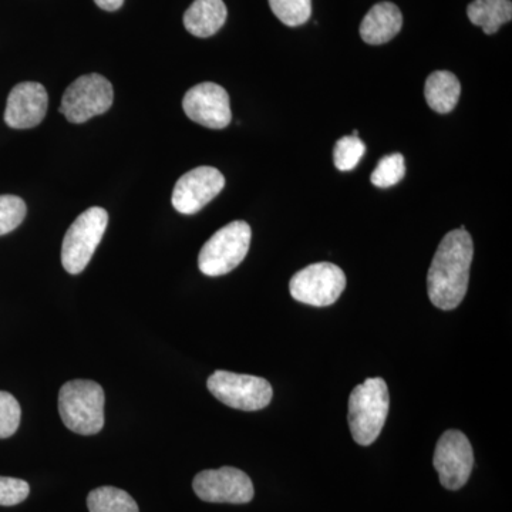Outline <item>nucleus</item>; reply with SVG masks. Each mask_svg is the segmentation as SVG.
<instances>
[{
  "instance_id": "nucleus-1",
  "label": "nucleus",
  "mask_w": 512,
  "mask_h": 512,
  "mask_svg": "<svg viewBox=\"0 0 512 512\" xmlns=\"http://www.w3.org/2000/svg\"><path fill=\"white\" fill-rule=\"evenodd\" d=\"M473 256V238L464 227L448 232L440 242L427 274V292L436 308L453 311L464 301Z\"/></svg>"
},
{
  "instance_id": "nucleus-2",
  "label": "nucleus",
  "mask_w": 512,
  "mask_h": 512,
  "mask_svg": "<svg viewBox=\"0 0 512 512\" xmlns=\"http://www.w3.org/2000/svg\"><path fill=\"white\" fill-rule=\"evenodd\" d=\"M389 407V389L382 377L357 384L350 393L348 414L350 431L357 444L370 446L375 443L386 423Z\"/></svg>"
},
{
  "instance_id": "nucleus-3",
  "label": "nucleus",
  "mask_w": 512,
  "mask_h": 512,
  "mask_svg": "<svg viewBox=\"0 0 512 512\" xmlns=\"http://www.w3.org/2000/svg\"><path fill=\"white\" fill-rule=\"evenodd\" d=\"M103 387L93 380H72L59 393V413L64 426L73 433L93 436L104 426Z\"/></svg>"
},
{
  "instance_id": "nucleus-4",
  "label": "nucleus",
  "mask_w": 512,
  "mask_h": 512,
  "mask_svg": "<svg viewBox=\"0 0 512 512\" xmlns=\"http://www.w3.org/2000/svg\"><path fill=\"white\" fill-rule=\"evenodd\" d=\"M251 227L245 221L225 225L202 247L198 255V268L207 276L227 275L248 255L251 245Z\"/></svg>"
},
{
  "instance_id": "nucleus-5",
  "label": "nucleus",
  "mask_w": 512,
  "mask_h": 512,
  "mask_svg": "<svg viewBox=\"0 0 512 512\" xmlns=\"http://www.w3.org/2000/svg\"><path fill=\"white\" fill-rule=\"evenodd\" d=\"M107 224V211L101 207H92L70 225L62 245V264L69 274H82L86 269L103 239Z\"/></svg>"
},
{
  "instance_id": "nucleus-6",
  "label": "nucleus",
  "mask_w": 512,
  "mask_h": 512,
  "mask_svg": "<svg viewBox=\"0 0 512 512\" xmlns=\"http://www.w3.org/2000/svg\"><path fill=\"white\" fill-rule=\"evenodd\" d=\"M208 390L215 399L232 409L256 412L271 403L274 390L268 380L251 375L217 370L207 382Z\"/></svg>"
},
{
  "instance_id": "nucleus-7",
  "label": "nucleus",
  "mask_w": 512,
  "mask_h": 512,
  "mask_svg": "<svg viewBox=\"0 0 512 512\" xmlns=\"http://www.w3.org/2000/svg\"><path fill=\"white\" fill-rule=\"evenodd\" d=\"M114 90L106 77L92 73L74 80L63 94L60 113L73 124L86 123L113 106Z\"/></svg>"
},
{
  "instance_id": "nucleus-8",
  "label": "nucleus",
  "mask_w": 512,
  "mask_h": 512,
  "mask_svg": "<svg viewBox=\"0 0 512 512\" xmlns=\"http://www.w3.org/2000/svg\"><path fill=\"white\" fill-rule=\"evenodd\" d=\"M346 288L345 272L338 265L319 262L296 272L289 282V292L295 301L305 305H333Z\"/></svg>"
},
{
  "instance_id": "nucleus-9",
  "label": "nucleus",
  "mask_w": 512,
  "mask_h": 512,
  "mask_svg": "<svg viewBox=\"0 0 512 512\" xmlns=\"http://www.w3.org/2000/svg\"><path fill=\"white\" fill-rule=\"evenodd\" d=\"M440 483L451 491L460 490L467 484L474 466V451L466 434L448 430L437 441L433 458Z\"/></svg>"
},
{
  "instance_id": "nucleus-10",
  "label": "nucleus",
  "mask_w": 512,
  "mask_h": 512,
  "mask_svg": "<svg viewBox=\"0 0 512 512\" xmlns=\"http://www.w3.org/2000/svg\"><path fill=\"white\" fill-rule=\"evenodd\" d=\"M192 488L205 503L248 504L255 495L251 478L234 467L201 471L195 476Z\"/></svg>"
},
{
  "instance_id": "nucleus-11",
  "label": "nucleus",
  "mask_w": 512,
  "mask_h": 512,
  "mask_svg": "<svg viewBox=\"0 0 512 512\" xmlns=\"http://www.w3.org/2000/svg\"><path fill=\"white\" fill-rule=\"evenodd\" d=\"M224 187L225 177L217 168H194L177 181L171 202L180 214H197L205 205L210 204Z\"/></svg>"
},
{
  "instance_id": "nucleus-12",
  "label": "nucleus",
  "mask_w": 512,
  "mask_h": 512,
  "mask_svg": "<svg viewBox=\"0 0 512 512\" xmlns=\"http://www.w3.org/2000/svg\"><path fill=\"white\" fill-rule=\"evenodd\" d=\"M183 109L188 119L212 130L231 124V103L227 90L220 84L207 82L192 87L185 93Z\"/></svg>"
},
{
  "instance_id": "nucleus-13",
  "label": "nucleus",
  "mask_w": 512,
  "mask_h": 512,
  "mask_svg": "<svg viewBox=\"0 0 512 512\" xmlns=\"http://www.w3.org/2000/svg\"><path fill=\"white\" fill-rule=\"evenodd\" d=\"M49 96L45 87L36 82L19 83L13 87L6 104L5 121L16 130L39 126L45 120Z\"/></svg>"
},
{
  "instance_id": "nucleus-14",
  "label": "nucleus",
  "mask_w": 512,
  "mask_h": 512,
  "mask_svg": "<svg viewBox=\"0 0 512 512\" xmlns=\"http://www.w3.org/2000/svg\"><path fill=\"white\" fill-rule=\"evenodd\" d=\"M403 26V15L392 2H380L367 12L360 36L367 45L379 46L399 35Z\"/></svg>"
},
{
  "instance_id": "nucleus-15",
  "label": "nucleus",
  "mask_w": 512,
  "mask_h": 512,
  "mask_svg": "<svg viewBox=\"0 0 512 512\" xmlns=\"http://www.w3.org/2000/svg\"><path fill=\"white\" fill-rule=\"evenodd\" d=\"M228 10L222 0H195L184 15V26L192 36H214L225 25Z\"/></svg>"
},
{
  "instance_id": "nucleus-16",
  "label": "nucleus",
  "mask_w": 512,
  "mask_h": 512,
  "mask_svg": "<svg viewBox=\"0 0 512 512\" xmlns=\"http://www.w3.org/2000/svg\"><path fill=\"white\" fill-rule=\"evenodd\" d=\"M461 96V84L456 74L439 70L431 73L424 86V97L430 109L436 113L447 114L456 109Z\"/></svg>"
},
{
  "instance_id": "nucleus-17",
  "label": "nucleus",
  "mask_w": 512,
  "mask_h": 512,
  "mask_svg": "<svg viewBox=\"0 0 512 512\" xmlns=\"http://www.w3.org/2000/svg\"><path fill=\"white\" fill-rule=\"evenodd\" d=\"M467 15L473 25L480 26L485 35H494L505 23L511 22V0H473Z\"/></svg>"
},
{
  "instance_id": "nucleus-18",
  "label": "nucleus",
  "mask_w": 512,
  "mask_h": 512,
  "mask_svg": "<svg viewBox=\"0 0 512 512\" xmlns=\"http://www.w3.org/2000/svg\"><path fill=\"white\" fill-rule=\"evenodd\" d=\"M90 512H138L134 498L116 487H100L87 497Z\"/></svg>"
},
{
  "instance_id": "nucleus-19",
  "label": "nucleus",
  "mask_w": 512,
  "mask_h": 512,
  "mask_svg": "<svg viewBox=\"0 0 512 512\" xmlns=\"http://www.w3.org/2000/svg\"><path fill=\"white\" fill-rule=\"evenodd\" d=\"M272 12L286 26L305 25L312 15V0H269Z\"/></svg>"
},
{
  "instance_id": "nucleus-20",
  "label": "nucleus",
  "mask_w": 512,
  "mask_h": 512,
  "mask_svg": "<svg viewBox=\"0 0 512 512\" xmlns=\"http://www.w3.org/2000/svg\"><path fill=\"white\" fill-rule=\"evenodd\" d=\"M406 175V164L402 154L394 153L390 156L383 157L377 164L376 170L373 171L370 181L375 187L390 188L399 184Z\"/></svg>"
},
{
  "instance_id": "nucleus-21",
  "label": "nucleus",
  "mask_w": 512,
  "mask_h": 512,
  "mask_svg": "<svg viewBox=\"0 0 512 512\" xmlns=\"http://www.w3.org/2000/svg\"><path fill=\"white\" fill-rule=\"evenodd\" d=\"M366 146L357 136L340 138L333 150V163L339 171H352L365 156Z\"/></svg>"
},
{
  "instance_id": "nucleus-22",
  "label": "nucleus",
  "mask_w": 512,
  "mask_h": 512,
  "mask_svg": "<svg viewBox=\"0 0 512 512\" xmlns=\"http://www.w3.org/2000/svg\"><path fill=\"white\" fill-rule=\"evenodd\" d=\"M25 201L16 195H0V237L15 231L26 218Z\"/></svg>"
},
{
  "instance_id": "nucleus-23",
  "label": "nucleus",
  "mask_w": 512,
  "mask_h": 512,
  "mask_svg": "<svg viewBox=\"0 0 512 512\" xmlns=\"http://www.w3.org/2000/svg\"><path fill=\"white\" fill-rule=\"evenodd\" d=\"M22 410L12 394L0 392V439H8L19 429Z\"/></svg>"
},
{
  "instance_id": "nucleus-24",
  "label": "nucleus",
  "mask_w": 512,
  "mask_h": 512,
  "mask_svg": "<svg viewBox=\"0 0 512 512\" xmlns=\"http://www.w3.org/2000/svg\"><path fill=\"white\" fill-rule=\"evenodd\" d=\"M30 487L19 478L0 477V505L12 507L23 503L29 497Z\"/></svg>"
},
{
  "instance_id": "nucleus-25",
  "label": "nucleus",
  "mask_w": 512,
  "mask_h": 512,
  "mask_svg": "<svg viewBox=\"0 0 512 512\" xmlns=\"http://www.w3.org/2000/svg\"><path fill=\"white\" fill-rule=\"evenodd\" d=\"M94 2L100 9L114 12V10H119L123 6L124 0H94Z\"/></svg>"
}]
</instances>
